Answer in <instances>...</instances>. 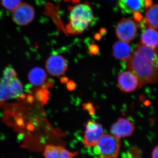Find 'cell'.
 <instances>
[{"instance_id": "6da1fadb", "label": "cell", "mask_w": 158, "mask_h": 158, "mask_svg": "<svg viewBox=\"0 0 158 158\" xmlns=\"http://www.w3.org/2000/svg\"><path fill=\"white\" fill-rule=\"evenodd\" d=\"M126 62L129 70L138 79L139 88L157 81V50L141 43Z\"/></svg>"}, {"instance_id": "7a4b0ae2", "label": "cell", "mask_w": 158, "mask_h": 158, "mask_svg": "<svg viewBox=\"0 0 158 158\" xmlns=\"http://www.w3.org/2000/svg\"><path fill=\"white\" fill-rule=\"evenodd\" d=\"M67 32L71 34H81L90 24L94 18L93 11L88 3L79 4L70 9Z\"/></svg>"}, {"instance_id": "3957f363", "label": "cell", "mask_w": 158, "mask_h": 158, "mask_svg": "<svg viewBox=\"0 0 158 158\" xmlns=\"http://www.w3.org/2000/svg\"><path fill=\"white\" fill-rule=\"evenodd\" d=\"M17 73L11 67H6L0 81V106L4 102L21 97L23 94L22 84Z\"/></svg>"}, {"instance_id": "277c9868", "label": "cell", "mask_w": 158, "mask_h": 158, "mask_svg": "<svg viewBox=\"0 0 158 158\" xmlns=\"http://www.w3.org/2000/svg\"><path fill=\"white\" fill-rule=\"evenodd\" d=\"M95 151L102 158L118 157L121 147L119 138L113 135H104L96 145Z\"/></svg>"}, {"instance_id": "5b68a950", "label": "cell", "mask_w": 158, "mask_h": 158, "mask_svg": "<svg viewBox=\"0 0 158 158\" xmlns=\"http://www.w3.org/2000/svg\"><path fill=\"white\" fill-rule=\"evenodd\" d=\"M138 26L134 21L123 18L117 24L116 28L117 37L121 41L129 43L135 38Z\"/></svg>"}, {"instance_id": "8992f818", "label": "cell", "mask_w": 158, "mask_h": 158, "mask_svg": "<svg viewBox=\"0 0 158 158\" xmlns=\"http://www.w3.org/2000/svg\"><path fill=\"white\" fill-rule=\"evenodd\" d=\"M85 126L86 130L83 138V144L87 147L95 146L104 135L103 128L99 123L91 120H89Z\"/></svg>"}, {"instance_id": "52a82bcc", "label": "cell", "mask_w": 158, "mask_h": 158, "mask_svg": "<svg viewBox=\"0 0 158 158\" xmlns=\"http://www.w3.org/2000/svg\"><path fill=\"white\" fill-rule=\"evenodd\" d=\"M35 10L30 4L21 3L12 12L13 21L20 26H26L32 22L35 17Z\"/></svg>"}, {"instance_id": "ba28073f", "label": "cell", "mask_w": 158, "mask_h": 158, "mask_svg": "<svg viewBox=\"0 0 158 158\" xmlns=\"http://www.w3.org/2000/svg\"><path fill=\"white\" fill-rule=\"evenodd\" d=\"M46 68L51 75L54 77L60 76L67 69V62L60 55H52L47 60Z\"/></svg>"}, {"instance_id": "9c48e42d", "label": "cell", "mask_w": 158, "mask_h": 158, "mask_svg": "<svg viewBox=\"0 0 158 158\" xmlns=\"http://www.w3.org/2000/svg\"><path fill=\"white\" fill-rule=\"evenodd\" d=\"M135 130V127L132 123L124 118H118L111 127L113 135L119 139L131 136Z\"/></svg>"}, {"instance_id": "30bf717a", "label": "cell", "mask_w": 158, "mask_h": 158, "mask_svg": "<svg viewBox=\"0 0 158 158\" xmlns=\"http://www.w3.org/2000/svg\"><path fill=\"white\" fill-rule=\"evenodd\" d=\"M118 85L119 89L123 92H132L139 88V81L131 72L125 71L118 76Z\"/></svg>"}, {"instance_id": "8fae6325", "label": "cell", "mask_w": 158, "mask_h": 158, "mask_svg": "<svg viewBox=\"0 0 158 158\" xmlns=\"http://www.w3.org/2000/svg\"><path fill=\"white\" fill-rule=\"evenodd\" d=\"M120 10L124 14H135L144 11L146 0H118Z\"/></svg>"}, {"instance_id": "7c38bea8", "label": "cell", "mask_w": 158, "mask_h": 158, "mask_svg": "<svg viewBox=\"0 0 158 158\" xmlns=\"http://www.w3.org/2000/svg\"><path fill=\"white\" fill-rule=\"evenodd\" d=\"M78 154V152H70L62 146L53 144L47 145L43 153L45 157L49 158H73Z\"/></svg>"}, {"instance_id": "4fadbf2b", "label": "cell", "mask_w": 158, "mask_h": 158, "mask_svg": "<svg viewBox=\"0 0 158 158\" xmlns=\"http://www.w3.org/2000/svg\"><path fill=\"white\" fill-rule=\"evenodd\" d=\"M132 53L131 47L127 42L120 40L113 45V55L118 60L126 62Z\"/></svg>"}, {"instance_id": "5bb4252c", "label": "cell", "mask_w": 158, "mask_h": 158, "mask_svg": "<svg viewBox=\"0 0 158 158\" xmlns=\"http://www.w3.org/2000/svg\"><path fill=\"white\" fill-rule=\"evenodd\" d=\"M158 33L156 29L151 27L144 28L141 34V43L157 49Z\"/></svg>"}, {"instance_id": "9a60e30c", "label": "cell", "mask_w": 158, "mask_h": 158, "mask_svg": "<svg viewBox=\"0 0 158 158\" xmlns=\"http://www.w3.org/2000/svg\"><path fill=\"white\" fill-rule=\"evenodd\" d=\"M148 8L144 22L141 25L143 27H144V25H147L156 30L158 28V5H151Z\"/></svg>"}, {"instance_id": "2e32d148", "label": "cell", "mask_w": 158, "mask_h": 158, "mask_svg": "<svg viewBox=\"0 0 158 158\" xmlns=\"http://www.w3.org/2000/svg\"><path fill=\"white\" fill-rule=\"evenodd\" d=\"M29 81L34 86H41L44 84L47 79L46 72L40 67L33 69L29 73Z\"/></svg>"}, {"instance_id": "e0dca14e", "label": "cell", "mask_w": 158, "mask_h": 158, "mask_svg": "<svg viewBox=\"0 0 158 158\" xmlns=\"http://www.w3.org/2000/svg\"><path fill=\"white\" fill-rule=\"evenodd\" d=\"M21 3V0H1L2 6L9 11H13L18 7Z\"/></svg>"}, {"instance_id": "ac0fdd59", "label": "cell", "mask_w": 158, "mask_h": 158, "mask_svg": "<svg viewBox=\"0 0 158 158\" xmlns=\"http://www.w3.org/2000/svg\"><path fill=\"white\" fill-rule=\"evenodd\" d=\"M84 109L88 111L91 115H93L95 113V109L93 105L91 103H87L83 105Z\"/></svg>"}, {"instance_id": "d6986e66", "label": "cell", "mask_w": 158, "mask_h": 158, "mask_svg": "<svg viewBox=\"0 0 158 158\" xmlns=\"http://www.w3.org/2000/svg\"><path fill=\"white\" fill-rule=\"evenodd\" d=\"M129 152L130 154L132 156L131 157H139L141 155V151L140 150L138 149L137 148H133L130 150Z\"/></svg>"}, {"instance_id": "ffe728a7", "label": "cell", "mask_w": 158, "mask_h": 158, "mask_svg": "<svg viewBox=\"0 0 158 158\" xmlns=\"http://www.w3.org/2000/svg\"><path fill=\"white\" fill-rule=\"evenodd\" d=\"M67 88L69 90H73L76 88V85L73 81H70L67 84Z\"/></svg>"}, {"instance_id": "44dd1931", "label": "cell", "mask_w": 158, "mask_h": 158, "mask_svg": "<svg viewBox=\"0 0 158 158\" xmlns=\"http://www.w3.org/2000/svg\"><path fill=\"white\" fill-rule=\"evenodd\" d=\"M158 146H156L154 149L152 153V157L153 158H158Z\"/></svg>"}, {"instance_id": "7402d4cb", "label": "cell", "mask_w": 158, "mask_h": 158, "mask_svg": "<svg viewBox=\"0 0 158 158\" xmlns=\"http://www.w3.org/2000/svg\"><path fill=\"white\" fill-rule=\"evenodd\" d=\"M64 1L66 2H70L74 4H77L80 2V0H64Z\"/></svg>"}, {"instance_id": "603a6c76", "label": "cell", "mask_w": 158, "mask_h": 158, "mask_svg": "<svg viewBox=\"0 0 158 158\" xmlns=\"http://www.w3.org/2000/svg\"><path fill=\"white\" fill-rule=\"evenodd\" d=\"M68 81L69 80L68 78L64 77L62 78L61 79V82H62V83H68Z\"/></svg>"}]
</instances>
